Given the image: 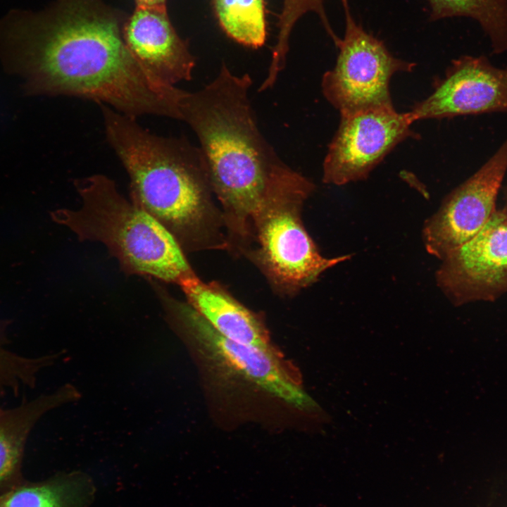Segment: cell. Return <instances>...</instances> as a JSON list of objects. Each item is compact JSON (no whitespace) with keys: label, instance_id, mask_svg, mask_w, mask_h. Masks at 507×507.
<instances>
[{"label":"cell","instance_id":"obj_1","mask_svg":"<svg viewBox=\"0 0 507 507\" xmlns=\"http://www.w3.org/2000/svg\"><path fill=\"white\" fill-rule=\"evenodd\" d=\"M125 19L101 0H58L44 13L6 23L0 56L28 95L77 96L135 119L179 120L182 89L134 59L123 37Z\"/></svg>","mask_w":507,"mask_h":507},{"label":"cell","instance_id":"obj_2","mask_svg":"<svg viewBox=\"0 0 507 507\" xmlns=\"http://www.w3.org/2000/svg\"><path fill=\"white\" fill-rule=\"evenodd\" d=\"M249 74L223 63L216 77L196 92L183 90L179 120L194 132L206 159L212 191L227 226L241 237L271 192L302 174L277 155L258 128L251 106Z\"/></svg>","mask_w":507,"mask_h":507},{"label":"cell","instance_id":"obj_3","mask_svg":"<svg viewBox=\"0 0 507 507\" xmlns=\"http://www.w3.org/2000/svg\"><path fill=\"white\" fill-rule=\"evenodd\" d=\"M106 137L130 178L131 201L166 230L183 249L199 243L212 191L199 146L156 135L135 118L101 104Z\"/></svg>","mask_w":507,"mask_h":507},{"label":"cell","instance_id":"obj_4","mask_svg":"<svg viewBox=\"0 0 507 507\" xmlns=\"http://www.w3.org/2000/svg\"><path fill=\"white\" fill-rule=\"evenodd\" d=\"M79 208H60L53 220L80 241L102 243L128 275L174 283L194 275L173 234L155 218L125 199L113 180L95 174L75 182Z\"/></svg>","mask_w":507,"mask_h":507},{"label":"cell","instance_id":"obj_5","mask_svg":"<svg viewBox=\"0 0 507 507\" xmlns=\"http://www.w3.org/2000/svg\"><path fill=\"white\" fill-rule=\"evenodd\" d=\"M154 291L170 327L204 362L295 409L312 415L323 413L271 346L229 339L215 330L188 302L175 299L161 284H156Z\"/></svg>","mask_w":507,"mask_h":507},{"label":"cell","instance_id":"obj_6","mask_svg":"<svg viewBox=\"0 0 507 507\" xmlns=\"http://www.w3.org/2000/svg\"><path fill=\"white\" fill-rule=\"evenodd\" d=\"M314 188L303 176L275 189L262 201L252 220L258 243L256 259L269 280L283 290L306 287L351 256L323 257L303 225L300 211Z\"/></svg>","mask_w":507,"mask_h":507},{"label":"cell","instance_id":"obj_7","mask_svg":"<svg viewBox=\"0 0 507 507\" xmlns=\"http://www.w3.org/2000/svg\"><path fill=\"white\" fill-rule=\"evenodd\" d=\"M346 29L338 46L336 64L322 79V92L341 115L393 106L389 82L397 72H411L415 64L392 56L383 42L353 20L347 0Z\"/></svg>","mask_w":507,"mask_h":507},{"label":"cell","instance_id":"obj_8","mask_svg":"<svg viewBox=\"0 0 507 507\" xmlns=\"http://www.w3.org/2000/svg\"><path fill=\"white\" fill-rule=\"evenodd\" d=\"M408 113L394 106L341 115L323 162V182L342 185L365 180L400 142L416 137Z\"/></svg>","mask_w":507,"mask_h":507},{"label":"cell","instance_id":"obj_9","mask_svg":"<svg viewBox=\"0 0 507 507\" xmlns=\"http://www.w3.org/2000/svg\"><path fill=\"white\" fill-rule=\"evenodd\" d=\"M437 284L455 306L507 293V213L496 210L471 239L442 260Z\"/></svg>","mask_w":507,"mask_h":507},{"label":"cell","instance_id":"obj_10","mask_svg":"<svg viewBox=\"0 0 507 507\" xmlns=\"http://www.w3.org/2000/svg\"><path fill=\"white\" fill-rule=\"evenodd\" d=\"M507 173V137L488 160L444 199L424 224L423 240L430 255L440 259L474 237L496 210Z\"/></svg>","mask_w":507,"mask_h":507},{"label":"cell","instance_id":"obj_11","mask_svg":"<svg viewBox=\"0 0 507 507\" xmlns=\"http://www.w3.org/2000/svg\"><path fill=\"white\" fill-rule=\"evenodd\" d=\"M495 113H507V66L483 55L453 60L433 92L408 112L413 123Z\"/></svg>","mask_w":507,"mask_h":507},{"label":"cell","instance_id":"obj_12","mask_svg":"<svg viewBox=\"0 0 507 507\" xmlns=\"http://www.w3.org/2000/svg\"><path fill=\"white\" fill-rule=\"evenodd\" d=\"M123 37L138 63L161 82L175 86L192 79L195 58L173 27L166 6H136L125 20Z\"/></svg>","mask_w":507,"mask_h":507},{"label":"cell","instance_id":"obj_13","mask_svg":"<svg viewBox=\"0 0 507 507\" xmlns=\"http://www.w3.org/2000/svg\"><path fill=\"white\" fill-rule=\"evenodd\" d=\"M79 390L65 384L55 392L24 400L5 408L0 405V495L24 480L22 465L28 437L39 419L49 411L80 399Z\"/></svg>","mask_w":507,"mask_h":507},{"label":"cell","instance_id":"obj_14","mask_svg":"<svg viewBox=\"0 0 507 507\" xmlns=\"http://www.w3.org/2000/svg\"><path fill=\"white\" fill-rule=\"evenodd\" d=\"M179 285L187 302L220 334L242 344L271 346L257 316L218 286L202 282L195 274Z\"/></svg>","mask_w":507,"mask_h":507},{"label":"cell","instance_id":"obj_15","mask_svg":"<svg viewBox=\"0 0 507 507\" xmlns=\"http://www.w3.org/2000/svg\"><path fill=\"white\" fill-rule=\"evenodd\" d=\"M82 478L71 474L37 482L23 480L0 495V507H84L88 492Z\"/></svg>","mask_w":507,"mask_h":507},{"label":"cell","instance_id":"obj_16","mask_svg":"<svg viewBox=\"0 0 507 507\" xmlns=\"http://www.w3.org/2000/svg\"><path fill=\"white\" fill-rule=\"evenodd\" d=\"M434 20L467 17L480 25L494 54L507 52V0H427Z\"/></svg>","mask_w":507,"mask_h":507},{"label":"cell","instance_id":"obj_17","mask_svg":"<svg viewBox=\"0 0 507 507\" xmlns=\"http://www.w3.org/2000/svg\"><path fill=\"white\" fill-rule=\"evenodd\" d=\"M219 25L232 39L257 49L266 40L265 0H213Z\"/></svg>","mask_w":507,"mask_h":507},{"label":"cell","instance_id":"obj_18","mask_svg":"<svg viewBox=\"0 0 507 507\" xmlns=\"http://www.w3.org/2000/svg\"><path fill=\"white\" fill-rule=\"evenodd\" d=\"M307 12L315 13L332 39L337 38L332 30L323 6V0H283V6L279 18L277 40L273 50L270 65L265 81L274 84L279 73L282 70L289 50V38L296 22Z\"/></svg>","mask_w":507,"mask_h":507},{"label":"cell","instance_id":"obj_19","mask_svg":"<svg viewBox=\"0 0 507 507\" xmlns=\"http://www.w3.org/2000/svg\"><path fill=\"white\" fill-rule=\"evenodd\" d=\"M134 2L139 6H164L166 0H134Z\"/></svg>","mask_w":507,"mask_h":507},{"label":"cell","instance_id":"obj_20","mask_svg":"<svg viewBox=\"0 0 507 507\" xmlns=\"http://www.w3.org/2000/svg\"><path fill=\"white\" fill-rule=\"evenodd\" d=\"M503 192V209L507 213V184L501 188Z\"/></svg>","mask_w":507,"mask_h":507}]
</instances>
